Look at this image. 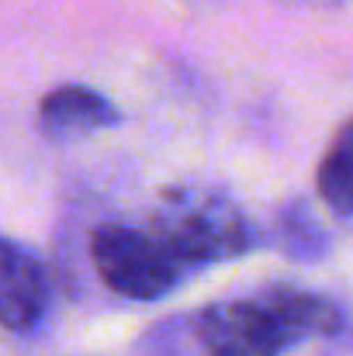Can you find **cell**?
<instances>
[{"mask_svg": "<svg viewBox=\"0 0 353 356\" xmlns=\"http://www.w3.org/2000/svg\"><path fill=\"white\" fill-rule=\"evenodd\" d=\"M319 194L322 201L343 215V218H353V118L336 131L329 152L322 156L319 163Z\"/></svg>", "mask_w": 353, "mask_h": 356, "instance_id": "obj_6", "label": "cell"}, {"mask_svg": "<svg viewBox=\"0 0 353 356\" xmlns=\"http://www.w3.org/2000/svg\"><path fill=\"white\" fill-rule=\"evenodd\" d=\"M284 242H288L291 256H305V259H315L326 249V236L319 232V222H312V215L305 208H295L284 218Z\"/></svg>", "mask_w": 353, "mask_h": 356, "instance_id": "obj_7", "label": "cell"}, {"mask_svg": "<svg viewBox=\"0 0 353 356\" xmlns=\"http://www.w3.org/2000/svg\"><path fill=\"white\" fill-rule=\"evenodd\" d=\"M198 343L208 356H281L291 343V329L260 294L253 301L208 305L194 318Z\"/></svg>", "mask_w": 353, "mask_h": 356, "instance_id": "obj_3", "label": "cell"}, {"mask_svg": "<svg viewBox=\"0 0 353 356\" xmlns=\"http://www.w3.org/2000/svg\"><path fill=\"white\" fill-rule=\"evenodd\" d=\"M305 3H315V7H336V3H343V0H305Z\"/></svg>", "mask_w": 353, "mask_h": 356, "instance_id": "obj_8", "label": "cell"}, {"mask_svg": "<svg viewBox=\"0 0 353 356\" xmlns=\"http://www.w3.org/2000/svg\"><path fill=\"white\" fill-rule=\"evenodd\" d=\"M149 236L180 266L242 256L249 249V222L226 197L198 191H170L152 215Z\"/></svg>", "mask_w": 353, "mask_h": 356, "instance_id": "obj_1", "label": "cell"}, {"mask_svg": "<svg viewBox=\"0 0 353 356\" xmlns=\"http://www.w3.org/2000/svg\"><path fill=\"white\" fill-rule=\"evenodd\" d=\"M49 305V280L42 263L21 245L0 238V325L28 332L38 325Z\"/></svg>", "mask_w": 353, "mask_h": 356, "instance_id": "obj_4", "label": "cell"}, {"mask_svg": "<svg viewBox=\"0 0 353 356\" xmlns=\"http://www.w3.org/2000/svg\"><path fill=\"white\" fill-rule=\"evenodd\" d=\"M91 259L101 280L132 301H156L180 277V263L156 238L125 225H101L91 236Z\"/></svg>", "mask_w": 353, "mask_h": 356, "instance_id": "obj_2", "label": "cell"}, {"mask_svg": "<svg viewBox=\"0 0 353 356\" xmlns=\"http://www.w3.org/2000/svg\"><path fill=\"white\" fill-rule=\"evenodd\" d=\"M115 121L118 115L108 104V97H101L91 87H77V83L49 90L38 104V128L49 138H80Z\"/></svg>", "mask_w": 353, "mask_h": 356, "instance_id": "obj_5", "label": "cell"}]
</instances>
